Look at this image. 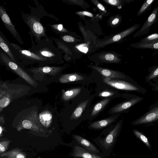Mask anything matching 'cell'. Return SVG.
Masks as SVG:
<instances>
[{"label":"cell","instance_id":"cell-25","mask_svg":"<svg viewBox=\"0 0 158 158\" xmlns=\"http://www.w3.org/2000/svg\"><path fill=\"white\" fill-rule=\"evenodd\" d=\"M81 88H76L68 90L63 94L62 98L65 101L69 100L78 95L81 92Z\"/></svg>","mask_w":158,"mask_h":158},{"label":"cell","instance_id":"cell-20","mask_svg":"<svg viewBox=\"0 0 158 158\" xmlns=\"http://www.w3.org/2000/svg\"><path fill=\"white\" fill-rule=\"evenodd\" d=\"M115 117H111L102 120L94 122L89 126L90 129H99L105 127L113 123L115 120Z\"/></svg>","mask_w":158,"mask_h":158},{"label":"cell","instance_id":"cell-8","mask_svg":"<svg viewBox=\"0 0 158 158\" xmlns=\"http://www.w3.org/2000/svg\"><path fill=\"white\" fill-rule=\"evenodd\" d=\"M140 24H136L112 37L98 42L96 45L98 48H102L106 45L118 42L131 35L139 28Z\"/></svg>","mask_w":158,"mask_h":158},{"label":"cell","instance_id":"cell-39","mask_svg":"<svg viewBox=\"0 0 158 158\" xmlns=\"http://www.w3.org/2000/svg\"><path fill=\"white\" fill-rule=\"evenodd\" d=\"M63 40L66 42H73L75 41L74 38L70 35H65L62 37Z\"/></svg>","mask_w":158,"mask_h":158},{"label":"cell","instance_id":"cell-37","mask_svg":"<svg viewBox=\"0 0 158 158\" xmlns=\"http://www.w3.org/2000/svg\"><path fill=\"white\" fill-rule=\"evenodd\" d=\"M148 84L151 87L152 90L158 92V80L154 82H150Z\"/></svg>","mask_w":158,"mask_h":158},{"label":"cell","instance_id":"cell-11","mask_svg":"<svg viewBox=\"0 0 158 158\" xmlns=\"http://www.w3.org/2000/svg\"><path fill=\"white\" fill-rule=\"evenodd\" d=\"M144 99V98L143 97L132 95L129 99L113 107L110 110V112L116 113L127 110Z\"/></svg>","mask_w":158,"mask_h":158},{"label":"cell","instance_id":"cell-6","mask_svg":"<svg viewBox=\"0 0 158 158\" xmlns=\"http://www.w3.org/2000/svg\"><path fill=\"white\" fill-rule=\"evenodd\" d=\"M158 122V101L149 106L148 111L133 121V126H148Z\"/></svg>","mask_w":158,"mask_h":158},{"label":"cell","instance_id":"cell-17","mask_svg":"<svg viewBox=\"0 0 158 158\" xmlns=\"http://www.w3.org/2000/svg\"><path fill=\"white\" fill-rule=\"evenodd\" d=\"M133 48L140 49H148L154 50H158V41L149 42H137L131 45Z\"/></svg>","mask_w":158,"mask_h":158},{"label":"cell","instance_id":"cell-26","mask_svg":"<svg viewBox=\"0 0 158 158\" xmlns=\"http://www.w3.org/2000/svg\"><path fill=\"white\" fill-rule=\"evenodd\" d=\"M110 98H106L103 99L97 103L94 106L91 113L92 116H94L98 114L109 102Z\"/></svg>","mask_w":158,"mask_h":158},{"label":"cell","instance_id":"cell-22","mask_svg":"<svg viewBox=\"0 0 158 158\" xmlns=\"http://www.w3.org/2000/svg\"><path fill=\"white\" fill-rule=\"evenodd\" d=\"M84 77L77 73L64 74L59 78V81L61 83H66L84 79Z\"/></svg>","mask_w":158,"mask_h":158},{"label":"cell","instance_id":"cell-15","mask_svg":"<svg viewBox=\"0 0 158 158\" xmlns=\"http://www.w3.org/2000/svg\"><path fill=\"white\" fill-rule=\"evenodd\" d=\"M73 136L78 143L85 149L96 154L99 153V151L95 146L86 139L77 135H74Z\"/></svg>","mask_w":158,"mask_h":158},{"label":"cell","instance_id":"cell-2","mask_svg":"<svg viewBox=\"0 0 158 158\" xmlns=\"http://www.w3.org/2000/svg\"><path fill=\"white\" fill-rule=\"evenodd\" d=\"M11 50L15 59L16 62H36L41 64L50 63L48 60L31 51L29 49H24L18 45L11 43L6 39Z\"/></svg>","mask_w":158,"mask_h":158},{"label":"cell","instance_id":"cell-10","mask_svg":"<svg viewBox=\"0 0 158 158\" xmlns=\"http://www.w3.org/2000/svg\"><path fill=\"white\" fill-rule=\"evenodd\" d=\"M0 16L4 24L13 36L21 45L23 43L20 35L17 31L15 25L13 24L4 7L0 6Z\"/></svg>","mask_w":158,"mask_h":158},{"label":"cell","instance_id":"cell-33","mask_svg":"<svg viewBox=\"0 0 158 158\" xmlns=\"http://www.w3.org/2000/svg\"><path fill=\"white\" fill-rule=\"evenodd\" d=\"M91 1L100 10L104 12V13L107 12L105 7L99 1L97 0H91Z\"/></svg>","mask_w":158,"mask_h":158},{"label":"cell","instance_id":"cell-7","mask_svg":"<svg viewBox=\"0 0 158 158\" xmlns=\"http://www.w3.org/2000/svg\"><path fill=\"white\" fill-rule=\"evenodd\" d=\"M0 59L4 64L27 82L34 86L36 83L31 77L16 63L12 60L6 54L0 52Z\"/></svg>","mask_w":158,"mask_h":158},{"label":"cell","instance_id":"cell-42","mask_svg":"<svg viewBox=\"0 0 158 158\" xmlns=\"http://www.w3.org/2000/svg\"><path fill=\"white\" fill-rule=\"evenodd\" d=\"M2 127L1 126L0 127V134L1 135V133H2Z\"/></svg>","mask_w":158,"mask_h":158},{"label":"cell","instance_id":"cell-4","mask_svg":"<svg viewBox=\"0 0 158 158\" xmlns=\"http://www.w3.org/2000/svg\"><path fill=\"white\" fill-rule=\"evenodd\" d=\"M122 123V120L119 121L105 137L98 140V143H99L98 145H100L99 147L106 154L110 153L120 132Z\"/></svg>","mask_w":158,"mask_h":158},{"label":"cell","instance_id":"cell-29","mask_svg":"<svg viewBox=\"0 0 158 158\" xmlns=\"http://www.w3.org/2000/svg\"><path fill=\"white\" fill-rule=\"evenodd\" d=\"M156 41H158V33H155L146 36L141 39L139 42H145Z\"/></svg>","mask_w":158,"mask_h":158},{"label":"cell","instance_id":"cell-41","mask_svg":"<svg viewBox=\"0 0 158 158\" xmlns=\"http://www.w3.org/2000/svg\"><path fill=\"white\" fill-rule=\"evenodd\" d=\"M119 19L118 18H115L112 21V24L113 25H115L117 24L119 22Z\"/></svg>","mask_w":158,"mask_h":158},{"label":"cell","instance_id":"cell-38","mask_svg":"<svg viewBox=\"0 0 158 158\" xmlns=\"http://www.w3.org/2000/svg\"><path fill=\"white\" fill-rule=\"evenodd\" d=\"M75 13L80 16H86L91 17L93 16L91 13L87 11H78L75 12Z\"/></svg>","mask_w":158,"mask_h":158},{"label":"cell","instance_id":"cell-28","mask_svg":"<svg viewBox=\"0 0 158 158\" xmlns=\"http://www.w3.org/2000/svg\"><path fill=\"white\" fill-rule=\"evenodd\" d=\"M155 0H147L145 1L142 5L137 13V16H139L144 13L147 11L151 8V6L155 1Z\"/></svg>","mask_w":158,"mask_h":158},{"label":"cell","instance_id":"cell-35","mask_svg":"<svg viewBox=\"0 0 158 158\" xmlns=\"http://www.w3.org/2000/svg\"><path fill=\"white\" fill-rule=\"evenodd\" d=\"M51 27L57 32H62L66 31L61 24L53 25H52Z\"/></svg>","mask_w":158,"mask_h":158},{"label":"cell","instance_id":"cell-23","mask_svg":"<svg viewBox=\"0 0 158 158\" xmlns=\"http://www.w3.org/2000/svg\"><path fill=\"white\" fill-rule=\"evenodd\" d=\"M89 100H87L81 103L74 110L70 117L71 120L78 119L87 106Z\"/></svg>","mask_w":158,"mask_h":158},{"label":"cell","instance_id":"cell-9","mask_svg":"<svg viewBox=\"0 0 158 158\" xmlns=\"http://www.w3.org/2000/svg\"><path fill=\"white\" fill-rule=\"evenodd\" d=\"M158 20V6H157L154 9L140 29L134 34L133 37H139L148 34L151 26L156 23Z\"/></svg>","mask_w":158,"mask_h":158},{"label":"cell","instance_id":"cell-30","mask_svg":"<svg viewBox=\"0 0 158 158\" xmlns=\"http://www.w3.org/2000/svg\"><path fill=\"white\" fill-rule=\"evenodd\" d=\"M22 124L24 128L37 131L35 128L33 126V123L29 120L26 119L23 120L22 122Z\"/></svg>","mask_w":158,"mask_h":158},{"label":"cell","instance_id":"cell-36","mask_svg":"<svg viewBox=\"0 0 158 158\" xmlns=\"http://www.w3.org/2000/svg\"><path fill=\"white\" fill-rule=\"evenodd\" d=\"M114 94V92L108 91H103L100 92L99 96L104 97H107L113 95Z\"/></svg>","mask_w":158,"mask_h":158},{"label":"cell","instance_id":"cell-19","mask_svg":"<svg viewBox=\"0 0 158 158\" xmlns=\"http://www.w3.org/2000/svg\"><path fill=\"white\" fill-rule=\"evenodd\" d=\"M148 74L145 77L144 81L148 84L158 80V65L151 66L148 69Z\"/></svg>","mask_w":158,"mask_h":158},{"label":"cell","instance_id":"cell-40","mask_svg":"<svg viewBox=\"0 0 158 158\" xmlns=\"http://www.w3.org/2000/svg\"><path fill=\"white\" fill-rule=\"evenodd\" d=\"M68 2L74 4L78 5L80 6H83V3H84V1L82 0H68Z\"/></svg>","mask_w":158,"mask_h":158},{"label":"cell","instance_id":"cell-32","mask_svg":"<svg viewBox=\"0 0 158 158\" xmlns=\"http://www.w3.org/2000/svg\"><path fill=\"white\" fill-rule=\"evenodd\" d=\"M11 141L10 140H5L1 141L0 142V152L3 153L6 151L8 148L9 143Z\"/></svg>","mask_w":158,"mask_h":158},{"label":"cell","instance_id":"cell-1","mask_svg":"<svg viewBox=\"0 0 158 158\" xmlns=\"http://www.w3.org/2000/svg\"><path fill=\"white\" fill-rule=\"evenodd\" d=\"M32 45L29 50L35 53L48 60L50 63L61 62V52L54 44L53 40L48 38H44L35 41V44L31 38Z\"/></svg>","mask_w":158,"mask_h":158},{"label":"cell","instance_id":"cell-3","mask_svg":"<svg viewBox=\"0 0 158 158\" xmlns=\"http://www.w3.org/2000/svg\"><path fill=\"white\" fill-rule=\"evenodd\" d=\"M103 82L108 85L117 89L135 92L141 94H145L146 89L138 84L135 81H128L125 80L112 79L106 77Z\"/></svg>","mask_w":158,"mask_h":158},{"label":"cell","instance_id":"cell-21","mask_svg":"<svg viewBox=\"0 0 158 158\" xmlns=\"http://www.w3.org/2000/svg\"><path fill=\"white\" fill-rule=\"evenodd\" d=\"M1 156L7 158H27L25 154L19 148H15L2 153Z\"/></svg>","mask_w":158,"mask_h":158},{"label":"cell","instance_id":"cell-27","mask_svg":"<svg viewBox=\"0 0 158 158\" xmlns=\"http://www.w3.org/2000/svg\"><path fill=\"white\" fill-rule=\"evenodd\" d=\"M132 131L135 135L142 142L149 148H151V146L148 138L143 134L136 129L133 130Z\"/></svg>","mask_w":158,"mask_h":158},{"label":"cell","instance_id":"cell-5","mask_svg":"<svg viewBox=\"0 0 158 158\" xmlns=\"http://www.w3.org/2000/svg\"><path fill=\"white\" fill-rule=\"evenodd\" d=\"M22 18L24 22L29 27L30 32L35 38V41L47 38L45 29L41 23L40 19L35 16L22 13Z\"/></svg>","mask_w":158,"mask_h":158},{"label":"cell","instance_id":"cell-12","mask_svg":"<svg viewBox=\"0 0 158 158\" xmlns=\"http://www.w3.org/2000/svg\"><path fill=\"white\" fill-rule=\"evenodd\" d=\"M88 66L96 70L106 77L121 79L124 80L127 79H132L131 78H128L126 75L119 72L94 65H89Z\"/></svg>","mask_w":158,"mask_h":158},{"label":"cell","instance_id":"cell-31","mask_svg":"<svg viewBox=\"0 0 158 158\" xmlns=\"http://www.w3.org/2000/svg\"><path fill=\"white\" fill-rule=\"evenodd\" d=\"M10 99L7 96H4L1 98L0 100V107L1 109L7 106L10 103Z\"/></svg>","mask_w":158,"mask_h":158},{"label":"cell","instance_id":"cell-18","mask_svg":"<svg viewBox=\"0 0 158 158\" xmlns=\"http://www.w3.org/2000/svg\"><path fill=\"white\" fill-rule=\"evenodd\" d=\"M0 46L4 51L7 56L13 61L16 62L15 59L9 45L7 42L6 38L3 34L0 31Z\"/></svg>","mask_w":158,"mask_h":158},{"label":"cell","instance_id":"cell-16","mask_svg":"<svg viewBox=\"0 0 158 158\" xmlns=\"http://www.w3.org/2000/svg\"><path fill=\"white\" fill-rule=\"evenodd\" d=\"M98 58L100 61L107 63H119L121 59L118 57L117 55L112 52H106L99 54Z\"/></svg>","mask_w":158,"mask_h":158},{"label":"cell","instance_id":"cell-34","mask_svg":"<svg viewBox=\"0 0 158 158\" xmlns=\"http://www.w3.org/2000/svg\"><path fill=\"white\" fill-rule=\"evenodd\" d=\"M106 3L113 6H118L122 3V1L120 0H103Z\"/></svg>","mask_w":158,"mask_h":158},{"label":"cell","instance_id":"cell-13","mask_svg":"<svg viewBox=\"0 0 158 158\" xmlns=\"http://www.w3.org/2000/svg\"><path fill=\"white\" fill-rule=\"evenodd\" d=\"M72 156L75 158H104L78 145L74 147Z\"/></svg>","mask_w":158,"mask_h":158},{"label":"cell","instance_id":"cell-24","mask_svg":"<svg viewBox=\"0 0 158 158\" xmlns=\"http://www.w3.org/2000/svg\"><path fill=\"white\" fill-rule=\"evenodd\" d=\"M52 115L50 112L45 111L39 114V120L41 123L45 127H49L51 123Z\"/></svg>","mask_w":158,"mask_h":158},{"label":"cell","instance_id":"cell-14","mask_svg":"<svg viewBox=\"0 0 158 158\" xmlns=\"http://www.w3.org/2000/svg\"><path fill=\"white\" fill-rule=\"evenodd\" d=\"M64 67L43 66L34 68L30 71L33 73L45 74L54 76L61 71Z\"/></svg>","mask_w":158,"mask_h":158}]
</instances>
